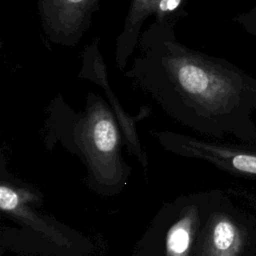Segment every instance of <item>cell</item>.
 <instances>
[{"instance_id": "obj_1", "label": "cell", "mask_w": 256, "mask_h": 256, "mask_svg": "<svg viewBox=\"0 0 256 256\" xmlns=\"http://www.w3.org/2000/svg\"><path fill=\"white\" fill-rule=\"evenodd\" d=\"M174 28L153 22L141 32L125 77L181 125L256 143V78L227 59L180 43Z\"/></svg>"}, {"instance_id": "obj_2", "label": "cell", "mask_w": 256, "mask_h": 256, "mask_svg": "<svg viewBox=\"0 0 256 256\" xmlns=\"http://www.w3.org/2000/svg\"><path fill=\"white\" fill-rule=\"evenodd\" d=\"M85 108L76 112L58 93L45 108L43 141L48 148L61 143L79 155L97 174L123 171L122 132L107 100L88 91Z\"/></svg>"}, {"instance_id": "obj_3", "label": "cell", "mask_w": 256, "mask_h": 256, "mask_svg": "<svg viewBox=\"0 0 256 256\" xmlns=\"http://www.w3.org/2000/svg\"><path fill=\"white\" fill-rule=\"evenodd\" d=\"M77 77L91 81L102 89L120 126L123 143L126 145L130 153L135 155L138 160L146 166L147 156L140 143L137 125L140 121L148 118L151 115L152 110L147 105L141 106L136 115H131L123 108L120 100L116 97L110 86L106 63L99 50V39L93 40L83 48L81 52V68Z\"/></svg>"}, {"instance_id": "obj_4", "label": "cell", "mask_w": 256, "mask_h": 256, "mask_svg": "<svg viewBox=\"0 0 256 256\" xmlns=\"http://www.w3.org/2000/svg\"><path fill=\"white\" fill-rule=\"evenodd\" d=\"M99 0H37L43 33L56 45L76 46L89 30Z\"/></svg>"}, {"instance_id": "obj_5", "label": "cell", "mask_w": 256, "mask_h": 256, "mask_svg": "<svg viewBox=\"0 0 256 256\" xmlns=\"http://www.w3.org/2000/svg\"><path fill=\"white\" fill-rule=\"evenodd\" d=\"M158 0H131L122 31L116 39L115 63L119 70H124L130 56L138 46L141 29L146 19L153 15Z\"/></svg>"}, {"instance_id": "obj_6", "label": "cell", "mask_w": 256, "mask_h": 256, "mask_svg": "<svg viewBox=\"0 0 256 256\" xmlns=\"http://www.w3.org/2000/svg\"><path fill=\"white\" fill-rule=\"evenodd\" d=\"M186 0H158L153 15L155 23H168L175 26L176 22L188 16L185 9Z\"/></svg>"}, {"instance_id": "obj_7", "label": "cell", "mask_w": 256, "mask_h": 256, "mask_svg": "<svg viewBox=\"0 0 256 256\" xmlns=\"http://www.w3.org/2000/svg\"><path fill=\"white\" fill-rule=\"evenodd\" d=\"M191 242L190 228L186 221H182L173 226L166 240L167 251L170 256H185Z\"/></svg>"}, {"instance_id": "obj_8", "label": "cell", "mask_w": 256, "mask_h": 256, "mask_svg": "<svg viewBox=\"0 0 256 256\" xmlns=\"http://www.w3.org/2000/svg\"><path fill=\"white\" fill-rule=\"evenodd\" d=\"M212 240L214 248L220 252L229 251L236 240V228L235 226L227 221H219L213 229Z\"/></svg>"}, {"instance_id": "obj_9", "label": "cell", "mask_w": 256, "mask_h": 256, "mask_svg": "<svg viewBox=\"0 0 256 256\" xmlns=\"http://www.w3.org/2000/svg\"><path fill=\"white\" fill-rule=\"evenodd\" d=\"M233 22L256 40V6L234 16Z\"/></svg>"}, {"instance_id": "obj_10", "label": "cell", "mask_w": 256, "mask_h": 256, "mask_svg": "<svg viewBox=\"0 0 256 256\" xmlns=\"http://www.w3.org/2000/svg\"><path fill=\"white\" fill-rule=\"evenodd\" d=\"M18 195L10 187L1 185L0 187V207L2 210L11 211L18 205Z\"/></svg>"}]
</instances>
